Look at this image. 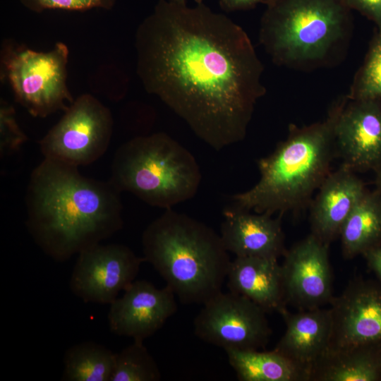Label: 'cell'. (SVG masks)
I'll list each match as a JSON object with an SVG mask.
<instances>
[{
	"mask_svg": "<svg viewBox=\"0 0 381 381\" xmlns=\"http://www.w3.org/2000/svg\"><path fill=\"white\" fill-rule=\"evenodd\" d=\"M229 291L250 300L266 313L286 308L282 266L277 259L236 257L227 275Z\"/></svg>",
	"mask_w": 381,
	"mask_h": 381,
	"instance_id": "18",
	"label": "cell"
},
{
	"mask_svg": "<svg viewBox=\"0 0 381 381\" xmlns=\"http://www.w3.org/2000/svg\"><path fill=\"white\" fill-rule=\"evenodd\" d=\"M202 180L193 154L163 132L135 137L121 145L109 181L121 192L164 210L193 198Z\"/></svg>",
	"mask_w": 381,
	"mask_h": 381,
	"instance_id": "6",
	"label": "cell"
},
{
	"mask_svg": "<svg viewBox=\"0 0 381 381\" xmlns=\"http://www.w3.org/2000/svg\"><path fill=\"white\" fill-rule=\"evenodd\" d=\"M269 0H219L220 8L225 12L247 11L254 8L259 4H265Z\"/></svg>",
	"mask_w": 381,
	"mask_h": 381,
	"instance_id": "28",
	"label": "cell"
},
{
	"mask_svg": "<svg viewBox=\"0 0 381 381\" xmlns=\"http://www.w3.org/2000/svg\"><path fill=\"white\" fill-rule=\"evenodd\" d=\"M346 95L351 99H381V31L374 37Z\"/></svg>",
	"mask_w": 381,
	"mask_h": 381,
	"instance_id": "24",
	"label": "cell"
},
{
	"mask_svg": "<svg viewBox=\"0 0 381 381\" xmlns=\"http://www.w3.org/2000/svg\"><path fill=\"white\" fill-rule=\"evenodd\" d=\"M354 172L344 164L329 172L313 202L310 234L327 246L339 236L344 223L368 191Z\"/></svg>",
	"mask_w": 381,
	"mask_h": 381,
	"instance_id": "16",
	"label": "cell"
},
{
	"mask_svg": "<svg viewBox=\"0 0 381 381\" xmlns=\"http://www.w3.org/2000/svg\"><path fill=\"white\" fill-rule=\"evenodd\" d=\"M286 330L274 349L310 373L313 364L327 350L332 334L329 308H318L280 313Z\"/></svg>",
	"mask_w": 381,
	"mask_h": 381,
	"instance_id": "17",
	"label": "cell"
},
{
	"mask_svg": "<svg viewBox=\"0 0 381 381\" xmlns=\"http://www.w3.org/2000/svg\"><path fill=\"white\" fill-rule=\"evenodd\" d=\"M328 248L310 234L286 250L281 266L287 305L303 310L330 303L334 296Z\"/></svg>",
	"mask_w": 381,
	"mask_h": 381,
	"instance_id": "12",
	"label": "cell"
},
{
	"mask_svg": "<svg viewBox=\"0 0 381 381\" xmlns=\"http://www.w3.org/2000/svg\"><path fill=\"white\" fill-rule=\"evenodd\" d=\"M363 256L368 267L375 274L381 284V246L369 250Z\"/></svg>",
	"mask_w": 381,
	"mask_h": 381,
	"instance_id": "29",
	"label": "cell"
},
{
	"mask_svg": "<svg viewBox=\"0 0 381 381\" xmlns=\"http://www.w3.org/2000/svg\"><path fill=\"white\" fill-rule=\"evenodd\" d=\"M176 297L167 285L159 289L146 280L134 281L121 297L110 304L107 315L110 331L144 341L176 313Z\"/></svg>",
	"mask_w": 381,
	"mask_h": 381,
	"instance_id": "14",
	"label": "cell"
},
{
	"mask_svg": "<svg viewBox=\"0 0 381 381\" xmlns=\"http://www.w3.org/2000/svg\"><path fill=\"white\" fill-rule=\"evenodd\" d=\"M143 261L125 245L97 244L78 254L70 289L85 303L110 305L135 281Z\"/></svg>",
	"mask_w": 381,
	"mask_h": 381,
	"instance_id": "10",
	"label": "cell"
},
{
	"mask_svg": "<svg viewBox=\"0 0 381 381\" xmlns=\"http://www.w3.org/2000/svg\"><path fill=\"white\" fill-rule=\"evenodd\" d=\"M260 19L259 41L272 61L311 70L337 62L353 28L344 0H269Z\"/></svg>",
	"mask_w": 381,
	"mask_h": 381,
	"instance_id": "5",
	"label": "cell"
},
{
	"mask_svg": "<svg viewBox=\"0 0 381 381\" xmlns=\"http://www.w3.org/2000/svg\"><path fill=\"white\" fill-rule=\"evenodd\" d=\"M25 205L29 233L58 262L100 243L123 225L121 191L109 180L86 177L78 167L49 159L32 171Z\"/></svg>",
	"mask_w": 381,
	"mask_h": 381,
	"instance_id": "2",
	"label": "cell"
},
{
	"mask_svg": "<svg viewBox=\"0 0 381 381\" xmlns=\"http://www.w3.org/2000/svg\"><path fill=\"white\" fill-rule=\"evenodd\" d=\"M161 379L158 365L143 344L135 340L115 356L110 381H157Z\"/></svg>",
	"mask_w": 381,
	"mask_h": 381,
	"instance_id": "23",
	"label": "cell"
},
{
	"mask_svg": "<svg viewBox=\"0 0 381 381\" xmlns=\"http://www.w3.org/2000/svg\"><path fill=\"white\" fill-rule=\"evenodd\" d=\"M339 237L343 255L353 258L381 246V194L367 191L344 223Z\"/></svg>",
	"mask_w": 381,
	"mask_h": 381,
	"instance_id": "21",
	"label": "cell"
},
{
	"mask_svg": "<svg viewBox=\"0 0 381 381\" xmlns=\"http://www.w3.org/2000/svg\"><path fill=\"white\" fill-rule=\"evenodd\" d=\"M111 111L95 97L78 96L61 119L39 140L44 158L80 167L107 151L113 132Z\"/></svg>",
	"mask_w": 381,
	"mask_h": 381,
	"instance_id": "8",
	"label": "cell"
},
{
	"mask_svg": "<svg viewBox=\"0 0 381 381\" xmlns=\"http://www.w3.org/2000/svg\"><path fill=\"white\" fill-rule=\"evenodd\" d=\"M334 104L327 117L308 126L291 124L287 138L269 155L258 161V182L234 195L231 207L280 215L308 202L330 172L336 154Z\"/></svg>",
	"mask_w": 381,
	"mask_h": 381,
	"instance_id": "4",
	"label": "cell"
},
{
	"mask_svg": "<svg viewBox=\"0 0 381 381\" xmlns=\"http://www.w3.org/2000/svg\"><path fill=\"white\" fill-rule=\"evenodd\" d=\"M26 8L36 13L61 9L84 11L92 8L111 9L116 0H19Z\"/></svg>",
	"mask_w": 381,
	"mask_h": 381,
	"instance_id": "26",
	"label": "cell"
},
{
	"mask_svg": "<svg viewBox=\"0 0 381 381\" xmlns=\"http://www.w3.org/2000/svg\"><path fill=\"white\" fill-rule=\"evenodd\" d=\"M116 353L98 343L87 341L66 351L62 380L110 381Z\"/></svg>",
	"mask_w": 381,
	"mask_h": 381,
	"instance_id": "22",
	"label": "cell"
},
{
	"mask_svg": "<svg viewBox=\"0 0 381 381\" xmlns=\"http://www.w3.org/2000/svg\"><path fill=\"white\" fill-rule=\"evenodd\" d=\"M352 11L355 10L373 21L381 31V0H344Z\"/></svg>",
	"mask_w": 381,
	"mask_h": 381,
	"instance_id": "27",
	"label": "cell"
},
{
	"mask_svg": "<svg viewBox=\"0 0 381 381\" xmlns=\"http://www.w3.org/2000/svg\"><path fill=\"white\" fill-rule=\"evenodd\" d=\"M28 138L20 128L13 107L1 99L0 152L1 157L18 151Z\"/></svg>",
	"mask_w": 381,
	"mask_h": 381,
	"instance_id": "25",
	"label": "cell"
},
{
	"mask_svg": "<svg viewBox=\"0 0 381 381\" xmlns=\"http://www.w3.org/2000/svg\"><path fill=\"white\" fill-rule=\"evenodd\" d=\"M376 190L381 194V167L376 170Z\"/></svg>",
	"mask_w": 381,
	"mask_h": 381,
	"instance_id": "30",
	"label": "cell"
},
{
	"mask_svg": "<svg viewBox=\"0 0 381 381\" xmlns=\"http://www.w3.org/2000/svg\"><path fill=\"white\" fill-rule=\"evenodd\" d=\"M145 261L183 304H204L222 291L231 260L220 235L205 224L167 209L144 230Z\"/></svg>",
	"mask_w": 381,
	"mask_h": 381,
	"instance_id": "3",
	"label": "cell"
},
{
	"mask_svg": "<svg viewBox=\"0 0 381 381\" xmlns=\"http://www.w3.org/2000/svg\"><path fill=\"white\" fill-rule=\"evenodd\" d=\"M329 305L332 327L328 349L381 342L379 282L354 278Z\"/></svg>",
	"mask_w": 381,
	"mask_h": 381,
	"instance_id": "13",
	"label": "cell"
},
{
	"mask_svg": "<svg viewBox=\"0 0 381 381\" xmlns=\"http://www.w3.org/2000/svg\"><path fill=\"white\" fill-rule=\"evenodd\" d=\"M202 305L193 322L200 339L224 350H259L268 343L267 313L247 298L221 291Z\"/></svg>",
	"mask_w": 381,
	"mask_h": 381,
	"instance_id": "9",
	"label": "cell"
},
{
	"mask_svg": "<svg viewBox=\"0 0 381 381\" xmlns=\"http://www.w3.org/2000/svg\"><path fill=\"white\" fill-rule=\"evenodd\" d=\"M170 1H172V2H174V3H176V4H186V1L187 0H169ZM196 3H200V2H202L203 1V0H194Z\"/></svg>",
	"mask_w": 381,
	"mask_h": 381,
	"instance_id": "31",
	"label": "cell"
},
{
	"mask_svg": "<svg viewBox=\"0 0 381 381\" xmlns=\"http://www.w3.org/2000/svg\"><path fill=\"white\" fill-rule=\"evenodd\" d=\"M336 153L353 171L381 167V99H351L334 103Z\"/></svg>",
	"mask_w": 381,
	"mask_h": 381,
	"instance_id": "11",
	"label": "cell"
},
{
	"mask_svg": "<svg viewBox=\"0 0 381 381\" xmlns=\"http://www.w3.org/2000/svg\"><path fill=\"white\" fill-rule=\"evenodd\" d=\"M144 89L216 151L243 140L266 93L264 67L245 30L203 1L157 0L135 37Z\"/></svg>",
	"mask_w": 381,
	"mask_h": 381,
	"instance_id": "1",
	"label": "cell"
},
{
	"mask_svg": "<svg viewBox=\"0 0 381 381\" xmlns=\"http://www.w3.org/2000/svg\"><path fill=\"white\" fill-rule=\"evenodd\" d=\"M310 381H381V342L328 349L312 366Z\"/></svg>",
	"mask_w": 381,
	"mask_h": 381,
	"instance_id": "19",
	"label": "cell"
},
{
	"mask_svg": "<svg viewBox=\"0 0 381 381\" xmlns=\"http://www.w3.org/2000/svg\"><path fill=\"white\" fill-rule=\"evenodd\" d=\"M241 381H310V373L277 351L225 350Z\"/></svg>",
	"mask_w": 381,
	"mask_h": 381,
	"instance_id": "20",
	"label": "cell"
},
{
	"mask_svg": "<svg viewBox=\"0 0 381 381\" xmlns=\"http://www.w3.org/2000/svg\"><path fill=\"white\" fill-rule=\"evenodd\" d=\"M68 54L61 42L47 52L5 42L1 78L7 80L16 101L32 116L65 111L74 101L67 86Z\"/></svg>",
	"mask_w": 381,
	"mask_h": 381,
	"instance_id": "7",
	"label": "cell"
},
{
	"mask_svg": "<svg viewBox=\"0 0 381 381\" xmlns=\"http://www.w3.org/2000/svg\"><path fill=\"white\" fill-rule=\"evenodd\" d=\"M220 237L226 250L236 257L277 259L284 255L281 215L251 213L229 206L223 212Z\"/></svg>",
	"mask_w": 381,
	"mask_h": 381,
	"instance_id": "15",
	"label": "cell"
}]
</instances>
